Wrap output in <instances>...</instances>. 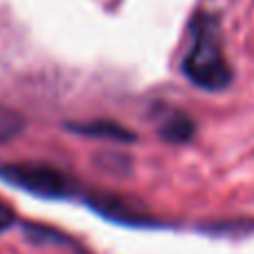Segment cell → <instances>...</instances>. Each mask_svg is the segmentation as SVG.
I'll return each instance as SVG.
<instances>
[{"label": "cell", "instance_id": "cell-5", "mask_svg": "<svg viewBox=\"0 0 254 254\" xmlns=\"http://www.w3.org/2000/svg\"><path fill=\"white\" fill-rule=\"evenodd\" d=\"M22 129H25V119H22L20 112L11 110L7 105H0V145L16 138Z\"/></svg>", "mask_w": 254, "mask_h": 254}, {"label": "cell", "instance_id": "cell-3", "mask_svg": "<svg viewBox=\"0 0 254 254\" xmlns=\"http://www.w3.org/2000/svg\"><path fill=\"white\" fill-rule=\"evenodd\" d=\"M67 129L76 131V134H85L92 138H110V140H123V143H131L136 140V134H131L127 127L116 125L112 121H92V123H71Z\"/></svg>", "mask_w": 254, "mask_h": 254}, {"label": "cell", "instance_id": "cell-1", "mask_svg": "<svg viewBox=\"0 0 254 254\" xmlns=\"http://www.w3.org/2000/svg\"><path fill=\"white\" fill-rule=\"evenodd\" d=\"M192 43L183 58V74L203 89H223L232 80V69L223 54L219 20L207 13L194 16Z\"/></svg>", "mask_w": 254, "mask_h": 254}, {"label": "cell", "instance_id": "cell-2", "mask_svg": "<svg viewBox=\"0 0 254 254\" xmlns=\"http://www.w3.org/2000/svg\"><path fill=\"white\" fill-rule=\"evenodd\" d=\"M0 179L40 198H71L78 192L74 179L43 163H4L0 165Z\"/></svg>", "mask_w": 254, "mask_h": 254}, {"label": "cell", "instance_id": "cell-4", "mask_svg": "<svg viewBox=\"0 0 254 254\" xmlns=\"http://www.w3.org/2000/svg\"><path fill=\"white\" fill-rule=\"evenodd\" d=\"M194 129L196 127H194L190 116L181 114V112H170L165 116V121L161 123V127H158V134L170 143H185V140L192 138Z\"/></svg>", "mask_w": 254, "mask_h": 254}, {"label": "cell", "instance_id": "cell-6", "mask_svg": "<svg viewBox=\"0 0 254 254\" xmlns=\"http://www.w3.org/2000/svg\"><path fill=\"white\" fill-rule=\"evenodd\" d=\"M16 221H18L16 212H13L11 207L2 201V198H0V234L7 232V230H11L13 225H16Z\"/></svg>", "mask_w": 254, "mask_h": 254}]
</instances>
